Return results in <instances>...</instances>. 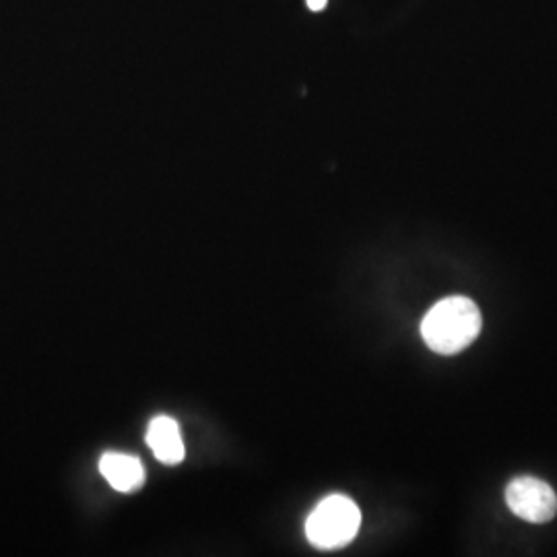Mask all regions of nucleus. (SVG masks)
Wrapping results in <instances>:
<instances>
[{
    "label": "nucleus",
    "mask_w": 557,
    "mask_h": 557,
    "mask_svg": "<svg viewBox=\"0 0 557 557\" xmlns=\"http://www.w3.org/2000/svg\"><path fill=\"white\" fill-rule=\"evenodd\" d=\"M481 333V312L473 299L453 296L440 299L423 317L421 337L440 356H455Z\"/></svg>",
    "instance_id": "nucleus-1"
},
{
    "label": "nucleus",
    "mask_w": 557,
    "mask_h": 557,
    "mask_svg": "<svg viewBox=\"0 0 557 557\" xmlns=\"http://www.w3.org/2000/svg\"><path fill=\"white\" fill-rule=\"evenodd\" d=\"M361 512L347 496L322 499L306 520V537L319 549H338L358 535Z\"/></svg>",
    "instance_id": "nucleus-2"
},
{
    "label": "nucleus",
    "mask_w": 557,
    "mask_h": 557,
    "mask_svg": "<svg viewBox=\"0 0 557 557\" xmlns=\"http://www.w3.org/2000/svg\"><path fill=\"white\" fill-rule=\"evenodd\" d=\"M506 504L518 518L543 524L557 515V496L543 479L522 475L506 487Z\"/></svg>",
    "instance_id": "nucleus-3"
},
{
    "label": "nucleus",
    "mask_w": 557,
    "mask_h": 557,
    "mask_svg": "<svg viewBox=\"0 0 557 557\" xmlns=\"http://www.w3.org/2000/svg\"><path fill=\"white\" fill-rule=\"evenodd\" d=\"M147 444L163 465H178L186 453L178 423L168 416L151 419L147 428Z\"/></svg>",
    "instance_id": "nucleus-4"
},
{
    "label": "nucleus",
    "mask_w": 557,
    "mask_h": 557,
    "mask_svg": "<svg viewBox=\"0 0 557 557\" xmlns=\"http://www.w3.org/2000/svg\"><path fill=\"white\" fill-rule=\"evenodd\" d=\"M100 471L106 481L119 492H133L145 479V469L139 458L120 453H106L100 460Z\"/></svg>",
    "instance_id": "nucleus-5"
},
{
    "label": "nucleus",
    "mask_w": 557,
    "mask_h": 557,
    "mask_svg": "<svg viewBox=\"0 0 557 557\" xmlns=\"http://www.w3.org/2000/svg\"><path fill=\"white\" fill-rule=\"evenodd\" d=\"M306 7L310 11H322L326 7V0H306Z\"/></svg>",
    "instance_id": "nucleus-6"
}]
</instances>
